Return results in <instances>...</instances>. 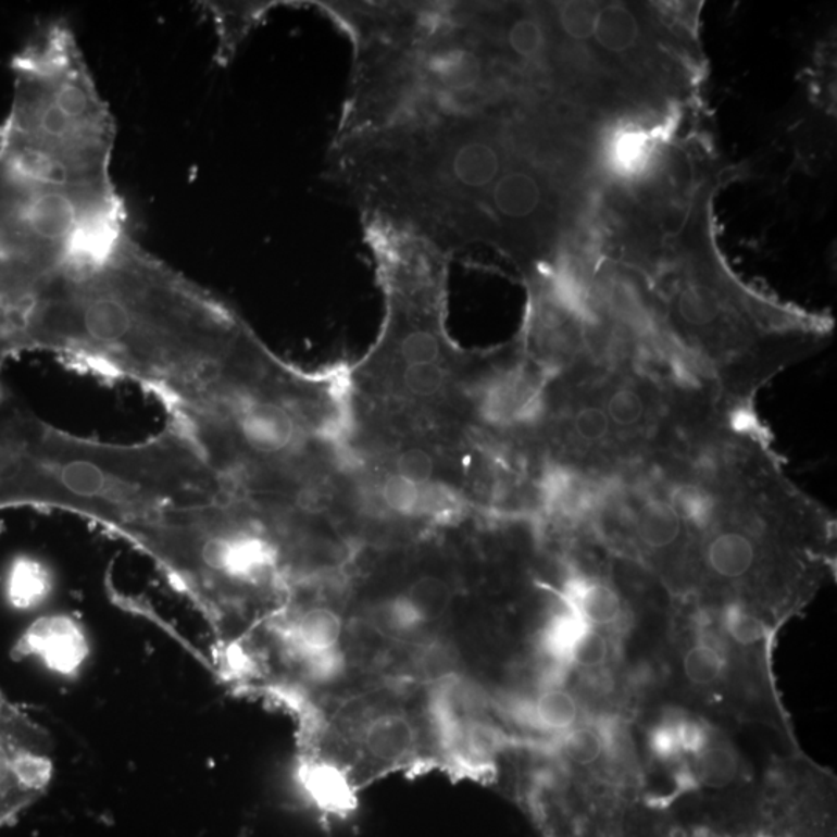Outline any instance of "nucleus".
Returning <instances> with one entry per match:
<instances>
[{
    "label": "nucleus",
    "mask_w": 837,
    "mask_h": 837,
    "mask_svg": "<svg viewBox=\"0 0 837 837\" xmlns=\"http://www.w3.org/2000/svg\"><path fill=\"white\" fill-rule=\"evenodd\" d=\"M719 627L694 629L678 651V678L690 694H720L733 680V650Z\"/></svg>",
    "instance_id": "7"
},
{
    "label": "nucleus",
    "mask_w": 837,
    "mask_h": 837,
    "mask_svg": "<svg viewBox=\"0 0 837 837\" xmlns=\"http://www.w3.org/2000/svg\"><path fill=\"white\" fill-rule=\"evenodd\" d=\"M416 745V730L407 716H378L367 726L365 746L374 759L395 763L407 759Z\"/></svg>",
    "instance_id": "10"
},
{
    "label": "nucleus",
    "mask_w": 837,
    "mask_h": 837,
    "mask_svg": "<svg viewBox=\"0 0 837 837\" xmlns=\"http://www.w3.org/2000/svg\"><path fill=\"white\" fill-rule=\"evenodd\" d=\"M220 33V60H228L243 36L257 24L267 7L260 3H203Z\"/></svg>",
    "instance_id": "11"
},
{
    "label": "nucleus",
    "mask_w": 837,
    "mask_h": 837,
    "mask_svg": "<svg viewBox=\"0 0 837 837\" xmlns=\"http://www.w3.org/2000/svg\"><path fill=\"white\" fill-rule=\"evenodd\" d=\"M239 338L222 305L129 233L100 260L58 273L28 330V345L165 384L180 396L216 376Z\"/></svg>",
    "instance_id": "3"
},
{
    "label": "nucleus",
    "mask_w": 837,
    "mask_h": 837,
    "mask_svg": "<svg viewBox=\"0 0 837 837\" xmlns=\"http://www.w3.org/2000/svg\"><path fill=\"white\" fill-rule=\"evenodd\" d=\"M552 837H700L664 803L622 786H595L554 807Z\"/></svg>",
    "instance_id": "6"
},
{
    "label": "nucleus",
    "mask_w": 837,
    "mask_h": 837,
    "mask_svg": "<svg viewBox=\"0 0 837 837\" xmlns=\"http://www.w3.org/2000/svg\"><path fill=\"white\" fill-rule=\"evenodd\" d=\"M442 366L440 363H424V365H407L403 370V380H405L407 388L410 389L413 395L427 396L436 395L444 385Z\"/></svg>",
    "instance_id": "19"
},
{
    "label": "nucleus",
    "mask_w": 837,
    "mask_h": 837,
    "mask_svg": "<svg viewBox=\"0 0 837 837\" xmlns=\"http://www.w3.org/2000/svg\"><path fill=\"white\" fill-rule=\"evenodd\" d=\"M399 355L405 366L439 363L442 355V340L433 327H411L400 337Z\"/></svg>",
    "instance_id": "15"
},
{
    "label": "nucleus",
    "mask_w": 837,
    "mask_h": 837,
    "mask_svg": "<svg viewBox=\"0 0 837 837\" xmlns=\"http://www.w3.org/2000/svg\"><path fill=\"white\" fill-rule=\"evenodd\" d=\"M435 464L427 451L410 449L398 458V475L416 486H425L432 482Z\"/></svg>",
    "instance_id": "20"
},
{
    "label": "nucleus",
    "mask_w": 837,
    "mask_h": 837,
    "mask_svg": "<svg viewBox=\"0 0 837 837\" xmlns=\"http://www.w3.org/2000/svg\"><path fill=\"white\" fill-rule=\"evenodd\" d=\"M713 200L614 233L592 251L673 354L751 407L782 371L822 351L833 326L735 275L716 242Z\"/></svg>",
    "instance_id": "2"
},
{
    "label": "nucleus",
    "mask_w": 837,
    "mask_h": 837,
    "mask_svg": "<svg viewBox=\"0 0 837 837\" xmlns=\"http://www.w3.org/2000/svg\"><path fill=\"white\" fill-rule=\"evenodd\" d=\"M596 140L559 105H500L335 140L329 173L362 216L407 228L442 254L497 250L544 214Z\"/></svg>",
    "instance_id": "1"
},
{
    "label": "nucleus",
    "mask_w": 837,
    "mask_h": 837,
    "mask_svg": "<svg viewBox=\"0 0 837 837\" xmlns=\"http://www.w3.org/2000/svg\"><path fill=\"white\" fill-rule=\"evenodd\" d=\"M301 784L308 796L330 813H346L354 805V789L337 764L322 757L308 755L300 767Z\"/></svg>",
    "instance_id": "8"
},
{
    "label": "nucleus",
    "mask_w": 837,
    "mask_h": 837,
    "mask_svg": "<svg viewBox=\"0 0 837 837\" xmlns=\"http://www.w3.org/2000/svg\"><path fill=\"white\" fill-rule=\"evenodd\" d=\"M407 599L422 619L425 625L438 621L450 607L451 592L449 586L435 577H425L411 585L405 592Z\"/></svg>",
    "instance_id": "14"
},
{
    "label": "nucleus",
    "mask_w": 837,
    "mask_h": 837,
    "mask_svg": "<svg viewBox=\"0 0 837 837\" xmlns=\"http://www.w3.org/2000/svg\"><path fill=\"white\" fill-rule=\"evenodd\" d=\"M38 471L58 502L116 527L149 513L209 502L205 465L196 447L182 440L140 449L49 440Z\"/></svg>",
    "instance_id": "5"
},
{
    "label": "nucleus",
    "mask_w": 837,
    "mask_h": 837,
    "mask_svg": "<svg viewBox=\"0 0 837 837\" xmlns=\"http://www.w3.org/2000/svg\"><path fill=\"white\" fill-rule=\"evenodd\" d=\"M165 567L228 646L253 627V611L272 599L286 573L275 535L228 519L211 502L166 509L118 527Z\"/></svg>",
    "instance_id": "4"
},
{
    "label": "nucleus",
    "mask_w": 837,
    "mask_h": 837,
    "mask_svg": "<svg viewBox=\"0 0 837 837\" xmlns=\"http://www.w3.org/2000/svg\"><path fill=\"white\" fill-rule=\"evenodd\" d=\"M39 578L41 576H39L38 566L30 565V563H17L13 567V574L10 578L11 596L16 602H30L38 592Z\"/></svg>",
    "instance_id": "22"
},
{
    "label": "nucleus",
    "mask_w": 837,
    "mask_h": 837,
    "mask_svg": "<svg viewBox=\"0 0 837 837\" xmlns=\"http://www.w3.org/2000/svg\"><path fill=\"white\" fill-rule=\"evenodd\" d=\"M673 723H675L680 755H689L691 759H695L711 741V730L698 719L675 716Z\"/></svg>",
    "instance_id": "18"
},
{
    "label": "nucleus",
    "mask_w": 837,
    "mask_h": 837,
    "mask_svg": "<svg viewBox=\"0 0 837 837\" xmlns=\"http://www.w3.org/2000/svg\"><path fill=\"white\" fill-rule=\"evenodd\" d=\"M526 719L535 729L563 737L582 724V709L573 691L562 683H551L527 705Z\"/></svg>",
    "instance_id": "9"
},
{
    "label": "nucleus",
    "mask_w": 837,
    "mask_h": 837,
    "mask_svg": "<svg viewBox=\"0 0 837 837\" xmlns=\"http://www.w3.org/2000/svg\"><path fill=\"white\" fill-rule=\"evenodd\" d=\"M373 627L389 638H409L413 633L425 627L416 610L405 595L391 597L374 607L370 613Z\"/></svg>",
    "instance_id": "13"
},
{
    "label": "nucleus",
    "mask_w": 837,
    "mask_h": 837,
    "mask_svg": "<svg viewBox=\"0 0 837 837\" xmlns=\"http://www.w3.org/2000/svg\"><path fill=\"white\" fill-rule=\"evenodd\" d=\"M382 495H384L385 504L392 512L400 513V515H416L418 513L422 486H416L409 479L402 478L398 473L389 476L385 482Z\"/></svg>",
    "instance_id": "17"
},
{
    "label": "nucleus",
    "mask_w": 837,
    "mask_h": 837,
    "mask_svg": "<svg viewBox=\"0 0 837 837\" xmlns=\"http://www.w3.org/2000/svg\"><path fill=\"white\" fill-rule=\"evenodd\" d=\"M649 746L653 755L664 760V762H672V760L678 759L680 751L673 719L661 720L650 730Z\"/></svg>",
    "instance_id": "21"
},
{
    "label": "nucleus",
    "mask_w": 837,
    "mask_h": 837,
    "mask_svg": "<svg viewBox=\"0 0 837 837\" xmlns=\"http://www.w3.org/2000/svg\"><path fill=\"white\" fill-rule=\"evenodd\" d=\"M610 657L611 644L608 633L588 627L571 653L570 665L595 673L605 667Z\"/></svg>",
    "instance_id": "16"
},
{
    "label": "nucleus",
    "mask_w": 837,
    "mask_h": 837,
    "mask_svg": "<svg viewBox=\"0 0 837 837\" xmlns=\"http://www.w3.org/2000/svg\"><path fill=\"white\" fill-rule=\"evenodd\" d=\"M563 752L566 759L582 771L596 773L610 753L611 737L596 724H578L571 733L563 735Z\"/></svg>",
    "instance_id": "12"
}]
</instances>
